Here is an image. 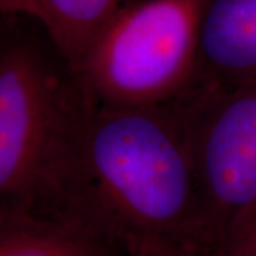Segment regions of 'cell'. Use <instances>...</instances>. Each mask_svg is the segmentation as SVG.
I'll use <instances>...</instances> for the list:
<instances>
[{"label": "cell", "instance_id": "1", "mask_svg": "<svg viewBox=\"0 0 256 256\" xmlns=\"http://www.w3.org/2000/svg\"><path fill=\"white\" fill-rule=\"evenodd\" d=\"M44 214L80 220L122 249L164 240L210 250L174 101L156 107L94 102Z\"/></svg>", "mask_w": 256, "mask_h": 256}, {"label": "cell", "instance_id": "2", "mask_svg": "<svg viewBox=\"0 0 256 256\" xmlns=\"http://www.w3.org/2000/svg\"><path fill=\"white\" fill-rule=\"evenodd\" d=\"M94 101L74 70L28 40L0 53V208L44 214Z\"/></svg>", "mask_w": 256, "mask_h": 256}, {"label": "cell", "instance_id": "3", "mask_svg": "<svg viewBox=\"0 0 256 256\" xmlns=\"http://www.w3.org/2000/svg\"><path fill=\"white\" fill-rule=\"evenodd\" d=\"M206 0H132L102 28L74 73L96 104L156 107L198 80Z\"/></svg>", "mask_w": 256, "mask_h": 256}, {"label": "cell", "instance_id": "4", "mask_svg": "<svg viewBox=\"0 0 256 256\" xmlns=\"http://www.w3.org/2000/svg\"><path fill=\"white\" fill-rule=\"evenodd\" d=\"M210 249L256 208V84L196 80L174 100Z\"/></svg>", "mask_w": 256, "mask_h": 256}, {"label": "cell", "instance_id": "5", "mask_svg": "<svg viewBox=\"0 0 256 256\" xmlns=\"http://www.w3.org/2000/svg\"><path fill=\"white\" fill-rule=\"evenodd\" d=\"M198 78L226 86L256 84V0H206Z\"/></svg>", "mask_w": 256, "mask_h": 256}, {"label": "cell", "instance_id": "6", "mask_svg": "<svg viewBox=\"0 0 256 256\" xmlns=\"http://www.w3.org/2000/svg\"><path fill=\"white\" fill-rule=\"evenodd\" d=\"M122 250L80 220L0 208V256H120Z\"/></svg>", "mask_w": 256, "mask_h": 256}, {"label": "cell", "instance_id": "7", "mask_svg": "<svg viewBox=\"0 0 256 256\" xmlns=\"http://www.w3.org/2000/svg\"><path fill=\"white\" fill-rule=\"evenodd\" d=\"M132 0H23L22 16L37 20L73 70L92 42L120 10Z\"/></svg>", "mask_w": 256, "mask_h": 256}, {"label": "cell", "instance_id": "8", "mask_svg": "<svg viewBox=\"0 0 256 256\" xmlns=\"http://www.w3.org/2000/svg\"><path fill=\"white\" fill-rule=\"evenodd\" d=\"M215 252L220 256H256V208L230 228Z\"/></svg>", "mask_w": 256, "mask_h": 256}, {"label": "cell", "instance_id": "9", "mask_svg": "<svg viewBox=\"0 0 256 256\" xmlns=\"http://www.w3.org/2000/svg\"><path fill=\"white\" fill-rule=\"evenodd\" d=\"M196 252L186 250L164 240H141L127 246L120 256H195Z\"/></svg>", "mask_w": 256, "mask_h": 256}, {"label": "cell", "instance_id": "10", "mask_svg": "<svg viewBox=\"0 0 256 256\" xmlns=\"http://www.w3.org/2000/svg\"><path fill=\"white\" fill-rule=\"evenodd\" d=\"M0 8L6 16H22L23 0H0Z\"/></svg>", "mask_w": 256, "mask_h": 256}, {"label": "cell", "instance_id": "11", "mask_svg": "<svg viewBox=\"0 0 256 256\" xmlns=\"http://www.w3.org/2000/svg\"><path fill=\"white\" fill-rule=\"evenodd\" d=\"M195 256H220L215 250H210V252H198Z\"/></svg>", "mask_w": 256, "mask_h": 256}]
</instances>
